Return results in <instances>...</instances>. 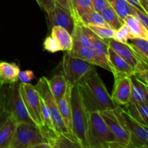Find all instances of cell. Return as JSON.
Listing matches in <instances>:
<instances>
[{
  "mask_svg": "<svg viewBox=\"0 0 148 148\" xmlns=\"http://www.w3.org/2000/svg\"><path fill=\"white\" fill-rule=\"evenodd\" d=\"M139 61L147 64L148 62V40L141 38H133L127 42Z\"/></svg>",
  "mask_w": 148,
  "mask_h": 148,
  "instance_id": "obj_20",
  "label": "cell"
},
{
  "mask_svg": "<svg viewBox=\"0 0 148 148\" xmlns=\"http://www.w3.org/2000/svg\"><path fill=\"white\" fill-rule=\"evenodd\" d=\"M76 85L88 113L114 110L119 106L111 99L95 66L82 77Z\"/></svg>",
  "mask_w": 148,
  "mask_h": 148,
  "instance_id": "obj_1",
  "label": "cell"
},
{
  "mask_svg": "<svg viewBox=\"0 0 148 148\" xmlns=\"http://www.w3.org/2000/svg\"><path fill=\"white\" fill-rule=\"evenodd\" d=\"M119 17L124 20L128 15H133L135 7L132 6L127 0H107Z\"/></svg>",
  "mask_w": 148,
  "mask_h": 148,
  "instance_id": "obj_27",
  "label": "cell"
},
{
  "mask_svg": "<svg viewBox=\"0 0 148 148\" xmlns=\"http://www.w3.org/2000/svg\"><path fill=\"white\" fill-rule=\"evenodd\" d=\"M10 116V111H9L8 108H7V106H4V108L0 111V128H1V126L5 123V121H7V119L9 118Z\"/></svg>",
  "mask_w": 148,
  "mask_h": 148,
  "instance_id": "obj_40",
  "label": "cell"
},
{
  "mask_svg": "<svg viewBox=\"0 0 148 148\" xmlns=\"http://www.w3.org/2000/svg\"><path fill=\"white\" fill-rule=\"evenodd\" d=\"M124 23L128 27L132 36L134 38H141L148 40V29L134 17V15H128L124 19Z\"/></svg>",
  "mask_w": 148,
  "mask_h": 148,
  "instance_id": "obj_24",
  "label": "cell"
},
{
  "mask_svg": "<svg viewBox=\"0 0 148 148\" xmlns=\"http://www.w3.org/2000/svg\"><path fill=\"white\" fill-rule=\"evenodd\" d=\"M71 88H72V86L68 85L64 95L62 98L56 101V103H57L59 113L62 116L65 126L67 128L68 131L72 133V134H73L72 130V119H71Z\"/></svg>",
  "mask_w": 148,
  "mask_h": 148,
  "instance_id": "obj_17",
  "label": "cell"
},
{
  "mask_svg": "<svg viewBox=\"0 0 148 148\" xmlns=\"http://www.w3.org/2000/svg\"><path fill=\"white\" fill-rule=\"evenodd\" d=\"M87 140L88 148H116L115 138L99 111L88 113Z\"/></svg>",
  "mask_w": 148,
  "mask_h": 148,
  "instance_id": "obj_3",
  "label": "cell"
},
{
  "mask_svg": "<svg viewBox=\"0 0 148 148\" xmlns=\"http://www.w3.org/2000/svg\"><path fill=\"white\" fill-rule=\"evenodd\" d=\"M47 14L52 26L63 27L71 35L72 34L75 25V20L70 12L56 4L53 10L47 12Z\"/></svg>",
  "mask_w": 148,
  "mask_h": 148,
  "instance_id": "obj_13",
  "label": "cell"
},
{
  "mask_svg": "<svg viewBox=\"0 0 148 148\" xmlns=\"http://www.w3.org/2000/svg\"><path fill=\"white\" fill-rule=\"evenodd\" d=\"M101 14L107 23V24L109 25V27L114 30H117L124 23V20H121L119 17L118 14L116 13L111 5L106 7L101 12Z\"/></svg>",
  "mask_w": 148,
  "mask_h": 148,
  "instance_id": "obj_29",
  "label": "cell"
},
{
  "mask_svg": "<svg viewBox=\"0 0 148 148\" xmlns=\"http://www.w3.org/2000/svg\"><path fill=\"white\" fill-rule=\"evenodd\" d=\"M16 125L17 123L10 115L0 128V148H9L10 147Z\"/></svg>",
  "mask_w": 148,
  "mask_h": 148,
  "instance_id": "obj_23",
  "label": "cell"
},
{
  "mask_svg": "<svg viewBox=\"0 0 148 148\" xmlns=\"http://www.w3.org/2000/svg\"><path fill=\"white\" fill-rule=\"evenodd\" d=\"M91 31L79 21H75V28L72 34V46L69 51L72 56L87 61L98 66V59L92 49Z\"/></svg>",
  "mask_w": 148,
  "mask_h": 148,
  "instance_id": "obj_4",
  "label": "cell"
},
{
  "mask_svg": "<svg viewBox=\"0 0 148 148\" xmlns=\"http://www.w3.org/2000/svg\"><path fill=\"white\" fill-rule=\"evenodd\" d=\"M135 105L143 121L148 125V102L135 103Z\"/></svg>",
  "mask_w": 148,
  "mask_h": 148,
  "instance_id": "obj_35",
  "label": "cell"
},
{
  "mask_svg": "<svg viewBox=\"0 0 148 148\" xmlns=\"http://www.w3.org/2000/svg\"><path fill=\"white\" fill-rule=\"evenodd\" d=\"M35 88L37 90L40 98L43 100L46 105L47 106L48 109L49 110L51 114L52 121H53V126H54L56 132H69L66 126H65L63 119H62V117L59 113V108H58L56 100L52 95L51 91L49 88V79L45 77L40 78Z\"/></svg>",
  "mask_w": 148,
  "mask_h": 148,
  "instance_id": "obj_8",
  "label": "cell"
},
{
  "mask_svg": "<svg viewBox=\"0 0 148 148\" xmlns=\"http://www.w3.org/2000/svg\"><path fill=\"white\" fill-rule=\"evenodd\" d=\"M35 79V75L33 71L25 70L20 71L18 73V80L21 82H31Z\"/></svg>",
  "mask_w": 148,
  "mask_h": 148,
  "instance_id": "obj_34",
  "label": "cell"
},
{
  "mask_svg": "<svg viewBox=\"0 0 148 148\" xmlns=\"http://www.w3.org/2000/svg\"><path fill=\"white\" fill-rule=\"evenodd\" d=\"M70 103L72 133L79 140L82 148H88L87 140L88 112L82 103L77 85H74L71 88Z\"/></svg>",
  "mask_w": 148,
  "mask_h": 148,
  "instance_id": "obj_2",
  "label": "cell"
},
{
  "mask_svg": "<svg viewBox=\"0 0 148 148\" xmlns=\"http://www.w3.org/2000/svg\"><path fill=\"white\" fill-rule=\"evenodd\" d=\"M87 27L90 30H92L98 37L103 39V40L113 38V37H114L115 30L111 28V27H100V26L95 25H88Z\"/></svg>",
  "mask_w": 148,
  "mask_h": 148,
  "instance_id": "obj_30",
  "label": "cell"
},
{
  "mask_svg": "<svg viewBox=\"0 0 148 148\" xmlns=\"http://www.w3.org/2000/svg\"><path fill=\"white\" fill-rule=\"evenodd\" d=\"M114 85L111 97L118 106H124L130 103L132 92V82L130 77L126 75H114Z\"/></svg>",
  "mask_w": 148,
  "mask_h": 148,
  "instance_id": "obj_12",
  "label": "cell"
},
{
  "mask_svg": "<svg viewBox=\"0 0 148 148\" xmlns=\"http://www.w3.org/2000/svg\"><path fill=\"white\" fill-rule=\"evenodd\" d=\"M36 1L46 12L53 10L56 6V2L54 0H36Z\"/></svg>",
  "mask_w": 148,
  "mask_h": 148,
  "instance_id": "obj_37",
  "label": "cell"
},
{
  "mask_svg": "<svg viewBox=\"0 0 148 148\" xmlns=\"http://www.w3.org/2000/svg\"><path fill=\"white\" fill-rule=\"evenodd\" d=\"M34 148H52V147L48 143H42L38 145H36Z\"/></svg>",
  "mask_w": 148,
  "mask_h": 148,
  "instance_id": "obj_43",
  "label": "cell"
},
{
  "mask_svg": "<svg viewBox=\"0 0 148 148\" xmlns=\"http://www.w3.org/2000/svg\"><path fill=\"white\" fill-rule=\"evenodd\" d=\"M40 108H41V119L43 124L51 130H55L53 121H52L51 114L49 110L48 109L47 106L46 105V103L41 98H40Z\"/></svg>",
  "mask_w": 148,
  "mask_h": 148,
  "instance_id": "obj_32",
  "label": "cell"
},
{
  "mask_svg": "<svg viewBox=\"0 0 148 148\" xmlns=\"http://www.w3.org/2000/svg\"><path fill=\"white\" fill-rule=\"evenodd\" d=\"M52 148H82L79 140L72 133H58L51 144Z\"/></svg>",
  "mask_w": 148,
  "mask_h": 148,
  "instance_id": "obj_21",
  "label": "cell"
},
{
  "mask_svg": "<svg viewBox=\"0 0 148 148\" xmlns=\"http://www.w3.org/2000/svg\"><path fill=\"white\" fill-rule=\"evenodd\" d=\"M20 82H19L18 81L10 85V89L7 93L6 106L10 111L11 116L14 119L17 124L25 122L36 124L30 118L26 109L24 101L20 94Z\"/></svg>",
  "mask_w": 148,
  "mask_h": 148,
  "instance_id": "obj_9",
  "label": "cell"
},
{
  "mask_svg": "<svg viewBox=\"0 0 148 148\" xmlns=\"http://www.w3.org/2000/svg\"><path fill=\"white\" fill-rule=\"evenodd\" d=\"M2 87H3V85H1V83H0V94H1V89H2Z\"/></svg>",
  "mask_w": 148,
  "mask_h": 148,
  "instance_id": "obj_44",
  "label": "cell"
},
{
  "mask_svg": "<svg viewBox=\"0 0 148 148\" xmlns=\"http://www.w3.org/2000/svg\"><path fill=\"white\" fill-rule=\"evenodd\" d=\"M78 21L80 22L82 25L85 26L95 25L100 26V27H110L106 22L105 21L103 17H102L101 13L98 12L95 10H91V11L82 14L79 17Z\"/></svg>",
  "mask_w": 148,
  "mask_h": 148,
  "instance_id": "obj_26",
  "label": "cell"
},
{
  "mask_svg": "<svg viewBox=\"0 0 148 148\" xmlns=\"http://www.w3.org/2000/svg\"><path fill=\"white\" fill-rule=\"evenodd\" d=\"M132 82V92L130 102L134 103L147 102V85L139 80L134 75L130 76Z\"/></svg>",
  "mask_w": 148,
  "mask_h": 148,
  "instance_id": "obj_18",
  "label": "cell"
},
{
  "mask_svg": "<svg viewBox=\"0 0 148 148\" xmlns=\"http://www.w3.org/2000/svg\"><path fill=\"white\" fill-rule=\"evenodd\" d=\"M133 36H132L128 27L125 24H123L119 28L115 30L114 35L113 39L121 43H127L130 39L133 38Z\"/></svg>",
  "mask_w": 148,
  "mask_h": 148,
  "instance_id": "obj_31",
  "label": "cell"
},
{
  "mask_svg": "<svg viewBox=\"0 0 148 148\" xmlns=\"http://www.w3.org/2000/svg\"><path fill=\"white\" fill-rule=\"evenodd\" d=\"M56 4H59V6L64 8L65 10H67L73 16V12H72V1L71 0H54ZM74 17V16H73Z\"/></svg>",
  "mask_w": 148,
  "mask_h": 148,
  "instance_id": "obj_39",
  "label": "cell"
},
{
  "mask_svg": "<svg viewBox=\"0 0 148 148\" xmlns=\"http://www.w3.org/2000/svg\"><path fill=\"white\" fill-rule=\"evenodd\" d=\"M127 1H128V2L130 3V4H131L132 6H133L134 7L137 8V10H140V11L145 12V10H144V9L143 8V7H142L141 4H140V1H139V0H127Z\"/></svg>",
  "mask_w": 148,
  "mask_h": 148,
  "instance_id": "obj_42",
  "label": "cell"
},
{
  "mask_svg": "<svg viewBox=\"0 0 148 148\" xmlns=\"http://www.w3.org/2000/svg\"><path fill=\"white\" fill-rule=\"evenodd\" d=\"M20 67L14 63H0V83L2 85H11L18 80Z\"/></svg>",
  "mask_w": 148,
  "mask_h": 148,
  "instance_id": "obj_19",
  "label": "cell"
},
{
  "mask_svg": "<svg viewBox=\"0 0 148 148\" xmlns=\"http://www.w3.org/2000/svg\"><path fill=\"white\" fill-rule=\"evenodd\" d=\"M114 113L121 121L130 136L129 147L147 148L148 130L147 127L142 124L131 116L125 109L119 106L114 109Z\"/></svg>",
  "mask_w": 148,
  "mask_h": 148,
  "instance_id": "obj_5",
  "label": "cell"
},
{
  "mask_svg": "<svg viewBox=\"0 0 148 148\" xmlns=\"http://www.w3.org/2000/svg\"><path fill=\"white\" fill-rule=\"evenodd\" d=\"M101 114L115 138L116 148L129 147L130 136L114 110L101 111Z\"/></svg>",
  "mask_w": 148,
  "mask_h": 148,
  "instance_id": "obj_11",
  "label": "cell"
},
{
  "mask_svg": "<svg viewBox=\"0 0 148 148\" xmlns=\"http://www.w3.org/2000/svg\"><path fill=\"white\" fill-rule=\"evenodd\" d=\"M6 102H7V93L4 92L2 87L1 94H0V111L5 106Z\"/></svg>",
  "mask_w": 148,
  "mask_h": 148,
  "instance_id": "obj_41",
  "label": "cell"
},
{
  "mask_svg": "<svg viewBox=\"0 0 148 148\" xmlns=\"http://www.w3.org/2000/svg\"><path fill=\"white\" fill-rule=\"evenodd\" d=\"M104 40L106 42L110 48H111L117 54L119 55L134 69L140 61L127 43L116 41L113 38L106 39Z\"/></svg>",
  "mask_w": 148,
  "mask_h": 148,
  "instance_id": "obj_16",
  "label": "cell"
},
{
  "mask_svg": "<svg viewBox=\"0 0 148 148\" xmlns=\"http://www.w3.org/2000/svg\"><path fill=\"white\" fill-rule=\"evenodd\" d=\"M43 44H44L43 46H44L45 50L51 52V53H56V52L61 51L57 42L52 36H48L45 40Z\"/></svg>",
  "mask_w": 148,
  "mask_h": 148,
  "instance_id": "obj_33",
  "label": "cell"
},
{
  "mask_svg": "<svg viewBox=\"0 0 148 148\" xmlns=\"http://www.w3.org/2000/svg\"><path fill=\"white\" fill-rule=\"evenodd\" d=\"M47 143L36 124L17 123L9 148H34L36 145Z\"/></svg>",
  "mask_w": 148,
  "mask_h": 148,
  "instance_id": "obj_6",
  "label": "cell"
},
{
  "mask_svg": "<svg viewBox=\"0 0 148 148\" xmlns=\"http://www.w3.org/2000/svg\"><path fill=\"white\" fill-rule=\"evenodd\" d=\"M74 18L78 21L79 17L88 12L95 10L91 0H71Z\"/></svg>",
  "mask_w": 148,
  "mask_h": 148,
  "instance_id": "obj_28",
  "label": "cell"
},
{
  "mask_svg": "<svg viewBox=\"0 0 148 148\" xmlns=\"http://www.w3.org/2000/svg\"><path fill=\"white\" fill-rule=\"evenodd\" d=\"M133 15L143 25L144 27L148 29V14L137 10V8H134Z\"/></svg>",
  "mask_w": 148,
  "mask_h": 148,
  "instance_id": "obj_36",
  "label": "cell"
},
{
  "mask_svg": "<svg viewBox=\"0 0 148 148\" xmlns=\"http://www.w3.org/2000/svg\"><path fill=\"white\" fill-rule=\"evenodd\" d=\"M49 88L56 101L64 95L67 88L68 83L64 75H56L52 79L49 80Z\"/></svg>",
  "mask_w": 148,
  "mask_h": 148,
  "instance_id": "obj_25",
  "label": "cell"
},
{
  "mask_svg": "<svg viewBox=\"0 0 148 148\" xmlns=\"http://www.w3.org/2000/svg\"><path fill=\"white\" fill-rule=\"evenodd\" d=\"M91 39H92V49L98 59V66L113 73V69L108 61V46L107 43L104 40L98 37L92 31L91 33Z\"/></svg>",
  "mask_w": 148,
  "mask_h": 148,
  "instance_id": "obj_14",
  "label": "cell"
},
{
  "mask_svg": "<svg viewBox=\"0 0 148 148\" xmlns=\"http://www.w3.org/2000/svg\"><path fill=\"white\" fill-rule=\"evenodd\" d=\"M62 75L66 79L68 85H76L82 77L85 76L95 65L79 58L65 53L61 62Z\"/></svg>",
  "mask_w": 148,
  "mask_h": 148,
  "instance_id": "obj_7",
  "label": "cell"
},
{
  "mask_svg": "<svg viewBox=\"0 0 148 148\" xmlns=\"http://www.w3.org/2000/svg\"><path fill=\"white\" fill-rule=\"evenodd\" d=\"M108 57L109 63L113 69V75H121L130 77L134 74V69L124 59L117 54L111 48L108 46Z\"/></svg>",
  "mask_w": 148,
  "mask_h": 148,
  "instance_id": "obj_15",
  "label": "cell"
},
{
  "mask_svg": "<svg viewBox=\"0 0 148 148\" xmlns=\"http://www.w3.org/2000/svg\"><path fill=\"white\" fill-rule=\"evenodd\" d=\"M20 90L30 118L40 128L43 125V123L41 119L40 98L37 90L29 82H20Z\"/></svg>",
  "mask_w": 148,
  "mask_h": 148,
  "instance_id": "obj_10",
  "label": "cell"
},
{
  "mask_svg": "<svg viewBox=\"0 0 148 148\" xmlns=\"http://www.w3.org/2000/svg\"><path fill=\"white\" fill-rule=\"evenodd\" d=\"M91 1H92L94 10L99 13H101L106 7L110 5L107 0H91Z\"/></svg>",
  "mask_w": 148,
  "mask_h": 148,
  "instance_id": "obj_38",
  "label": "cell"
},
{
  "mask_svg": "<svg viewBox=\"0 0 148 148\" xmlns=\"http://www.w3.org/2000/svg\"><path fill=\"white\" fill-rule=\"evenodd\" d=\"M51 36L57 42L61 51H69L72 49V35L64 28L58 26H53Z\"/></svg>",
  "mask_w": 148,
  "mask_h": 148,
  "instance_id": "obj_22",
  "label": "cell"
}]
</instances>
